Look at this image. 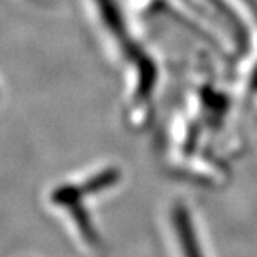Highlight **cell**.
I'll return each mask as SVG.
<instances>
[{"instance_id":"cell-2","label":"cell","mask_w":257,"mask_h":257,"mask_svg":"<svg viewBox=\"0 0 257 257\" xmlns=\"http://www.w3.org/2000/svg\"><path fill=\"white\" fill-rule=\"evenodd\" d=\"M73 216L74 220L77 223V227L80 230L82 236L86 239V241L89 244H97L99 243V237L96 236L94 230H93L92 224H90V220L87 219V214L86 211L79 209L76 204H74V210H73Z\"/></svg>"},{"instance_id":"cell-1","label":"cell","mask_w":257,"mask_h":257,"mask_svg":"<svg viewBox=\"0 0 257 257\" xmlns=\"http://www.w3.org/2000/svg\"><path fill=\"white\" fill-rule=\"evenodd\" d=\"M176 233L179 236L180 247L184 257H203L202 248L199 246V241L196 237V233L193 229L192 220L189 219L187 211L183 207H177L173 213Z\"/></svg>"}]
</instances>
